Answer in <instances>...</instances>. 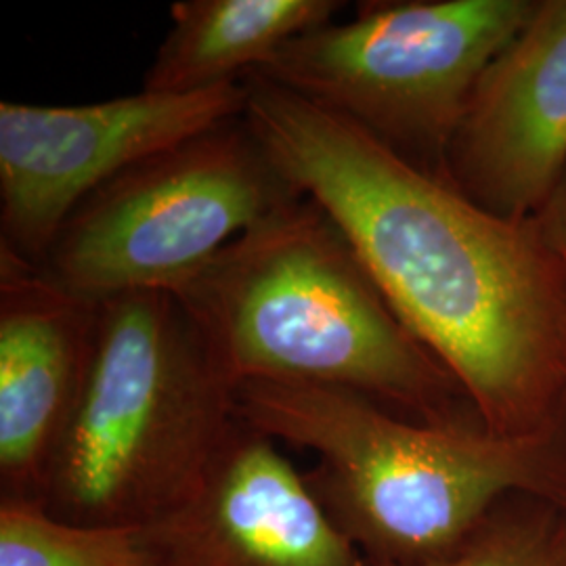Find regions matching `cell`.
<instances>
[{
    "mask_svg": "<svg viewBox=\"0 0 566 566\" xmlns=\"http://www.w3.org/2000/svg\"><path fill=\"white\" fill-rule=\"evenodd\" d=\"M243 118L338 224L405 327L486 430L556 428L566 392V277L549 242L343 116L245 76Z\"/></svg>",
    "mask_w": 566,
    "mask_h": 566,
    "instance_id": "cell-1",
    "label": "cell"
},
{
    "mask_svg": "<svg viewBox=\"0 0 566 566\" xmlns=\"http://www.w3.org/2000/svg\"><path fill=\"white\" fill-rule=\"evenodd\" d=\"M175 296L235 386H327L424 424L481 422L308 196L229 243Z\"/></svg>",
    "mask_w": 566,
    "mask_h": 566,
    "instance_id": "cell-2",
    "label": "cell"
},
{
    "mask_svg": "<svg viewBox=\"0 0 566 566\" xmlns=\"http://www.w3.org/2000/svg\"><path fill=\"white\" fill-rule=\"evenodd\" d=\"M238 418L315 455L306 483L371 566H437L510 495L566 506L558 430L424 424L350 390L252 380Z\"/></svg>",
    "mask_w": 566,
    "mask_h": 566,
    "instance_id": "cell-3",
    "label": "cell"
},
{
    "mask_svg": "<svg viewBox=\"0 0 566 566\" xmlns=\"http://www.w3.org/2000/svg\"><path fill=\"white\" fill-rule=\"evenodd\" d=\"M235 397L175 294L103 301L42 506L78 525L158 521L200 485L238 422Z\"/></svg>",
    "mask_w": 566,
    "mask_h": 566,
    "instance_id": "cell-4",
    "label": "cell"
},
{
    "mask_svg": "<svg viewBox=\"0 0 566 566\" xmlns=\"http://www.w3.org/2000/svg\"><path fill=\"white\" fill-rule=\"evenodd\" d=\"M304 193L243 116L158 151L70 214L41 269L93 303L177 294L229 243Z\"/></svg>",
    "mask_w": 566,
    "mask_h": 566,
    "instance_id": "cell-5",
    "label": "cell"
},
{
    "mask_svg": "<svg viewBox=\"0 0 566 566\" xmlns=\"http://www.w3.org/2000/svg\"><path fill=\"white\" fill-rule=\"evenodd\" d=\"M528 0L374 2L285 42L254 70L359 126L405 160L446 175L468 102L533 15Z\"/></svg>",
    "mask_w": 566,
    "mask_h": 566,
    "instance_id": "cell-6",
    "label": "cell"
},
{
    "mask_svg": "<svg viewBox=\"0 0 566 566\" xmlns=\"http://www.w3.org/2000/svg\"><path fill=\"white\" fill-rule=\"evenodd\" d=\"M245 78L82 105L0 103V248L41 266L70 214L126 168L245 112Z\"/></svg>",
    "mask_w": 566,
    "mask_h": 566,
    "instance_id": "cell-7",
    "label": "cell"
},
{
    "mask_svg": "<svg viewBox=\"0 0 566 566\" xmlns=\"http://www.w3.org/2000/svg\"><path fill=\"white\" fill-rule=\"evenodd\" d=\"M145 531L160 566H371L280 443L240 418L200 485Z\"/></svg>",
    "mask_w": 566,
    "mask_h": 566,
    "instance_id": "cell-8",
    "label": "cell"
},
{
    "mask_svg": "<svg viewBox=\"0 0 566 566\" xmlns=\"http://www.w3.org/2000/svg\"><path fill=\"white\" fill-rule=\"evenodd\" d=\"M565 164L566 0H549L481 76L446 177L479 206L518 219L546 202Z\"/></svg>",
    "mask_w": 566,
    "mask_h": 566,
    "instance_id": "cell-9",
    "label": "cell"
},
{
    "mask_svg": "<svg viewBox=\"0 0 566 566\" xmlns=\"http://www.w3.org/2000/svg\"><path fill=\"white\" fill-rule=\"evenodd\" d=\"M99 303L0 248V486L41 502L88 369Z\"/></svg>",
    "mask_w": 566,
    "mask_h": 566,
    "instance_id": "cell-10",
    "label": "cell"
},
{
    "mask_svg": "<svg viewBox=\"0 0 566 566\" xmlns=\"http://www.w3.org/2000/svg\"><path fill=\"white\" fill-rule=\"evenodd\" d=\"M340 9L336 0H179L142 91L187 95L243 81Z\"/></svg>",
    "mask_w": 566,
    "mask_h": 566,
    "instance_id": "cell-11",
    "label": "cell"
},
{
    "mask_svg": "<svg viewBox=\"0 0 566 566\" xmlns=\"http://www.w3.org/2000/svg\"><path fill=\"white\" fill-rule=\"evenodd\" d=\"M0 566H160L145 526L78 525L0 500Z\"/></svg>",
    "mask_w": 566,
    "mask_h": 566,
    "instance_id": "cell-12",
    "label": "cell"
},
{
    "mask_svg": "<svg viewBox=\"0 0 566 566\" xmlns=\"http://www.w3.org/2000/svg\"><path fill=\"white\" fill-rule=\"evenodd\" d=\"M437 566H566V506L510 495Z\"/></svg>",
    "mask_w": 566,
    "mask_h": 566,
    "instance_id": "cell-13",
    "label": "cell"
},
{
    "mask_svg": "<svg viewBox=\"0 0 566 566\" xmlns=\"http://www.w3.org/2000/svg\"><path fill=\"white\" fill-rule=\"evenodd\" d=\"M552 223L546 229V238L549 245L554 248V252L558 254L563 269H565L566 277V198L563 196L556 206L552 208Z\"/></svg>",
    "mask_w": 566,
    "mask_h": 566,
    "instance_id": "cell-14",
    "label": "cell"
}]
</instances>
